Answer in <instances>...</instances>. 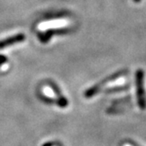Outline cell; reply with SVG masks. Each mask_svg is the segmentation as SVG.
Listing matches in <instances>:
<instances>
[{"label":"cell","instance_id":"obj_1","mask_svg":"<svg viewBox=\"0 0 146 146\" xmlns=\"http://www.w3.org/2000/svg\"><path fill=\"white\" fill-rule=\"evenodd\" d=\"M135 85H137V105L142 110L146 109V93L144 88V71L138 69L135 72Z\"/></svg>","mask_w":146,"mask_h":146},{"label":"cell","instance_id":"obj_2","mask_svg":"<svg viewBox=\"0 0 146 146\" xmlns=\"http://www.w3.org/2000/svg\"><path fill=\"white\" fill-rule=\"evenodd\" d=\"M127 73H128V70H120V71H118L116 73H113V75L108 76L106 79H104L103 81H100V83H98L97 85L93 86L91 88L87 89L85 92V97L86 99H90V98H92L93 96L97 95L98 93L101 91V88L104 86H105V85H107L108 83H109L111 81H113V80H115L116 78H120V77H121L123 75H126Z\"/></svg>","mask_w":146,"mask_h":146},{"label":"cell","instance_id":"obj_3","mask_svg":"<svg viewBox=\"0 0 146 146\" xmlns=\"http://www.w3.org/2000/svg\"><path fill=\"white\" fill-rule=\"evenodd\" d=\"M71 32V28H57V29H48L43 33H39L38 37L42 43H47L48 40L55 35H64Z\"/></svg>","mask_w":146,"mask_h":146},{"label":"cell","instance_id":"obj_4","mask_svg":"<svg viewBox=\"0 0 146 146\" xmlns=\"http://www.w3.org/2000/svg\"><path fill=\"white\" fill-rule=\"evenodd\" d=\"M26 40V35L24 34H18L13 36L8 37L6 39L0 40V49H3L6 47L12 46L17 43H20Z\"/></svg>","mask_w":146,"mask_h":146},{"label":"cell","instance_id":"obj_5","mask_svg":"<svg viewBox=\"0 0 146 146\" xmlns=\"http://www.w3.org/2000/svg\"><path fill=\"white\" fill-rule=\"evenodd\" d=\"M50 86L52 87V89H53L54 92L56 93L57 94V100H56V105L62 108H67L68 107V100L64 96V95H62V93L60 92V89L58 88V86L55 84V83H50Z\"/></svg>","mask_w":146,"mask_h":146},{"label":"cell","instance_id":"obj_6","mask_svg":"<svg viewBox=\"0 0 146 146\" xmlns=\"http://www.w3.org/2000/svg\"><path fill=\"white\" fill-rule=\"evenodd\" d=\"M129 87H130L129 85H126V86H120V87H113V88L106 90L105 92H121V91L123 92V91L128 90Z\"/></svg>","mask_w":146,"mask_h":146},{"label":"cell","instance_id":"obj_7","mask_svg":"<svg viewBox=\"0 0 146 146\" xmlns=\"http://www.w3.org/2000/svg\"><path fill=\"white\" fill-rule=\"evenodd\" d=\"M7 62V58L6 56H5L4 55H0V66L3 65L4 64Z\"/></svg>","mask_w":146,"mask_h":146},{"label":"cell","instance_id":"obj_8","mask_svg":"<svg viewBox=\"0 0 146 146\" xmlns=\"http://www.w3.org/2000/svg\"><path fill=\"white\" fill-rule=\"evenodd\" d=\"M129 143H130L131 146H139L137 143H134V142H129Z\"/></svg>","mask_w":146,"mask_h":146},{"label":"cell","instance_id":"obj_9","mask_svg":"<svg viewBox=\"0 0 146 146\" xmlns=\"http://www.w3.org/2000/svg\"><path fill=\"white\" fill-rule=\"evenodd\" d=\"M43 146H52V143H45V144H43Z\"/></svg>","mask_w":146,"mask_h":146},{"label":"cell","instance_id":"obj_10","mask_svg":"<svg viewBox=\"0 0 146 146\" xmlns=\"http://www.w3.org/2000/svg\"><path fill=\"white\" fill-rule=\"evenodd\" d=\"M133 1H134L135 3H139V2L141 1V0H133Z\"/></svg>","mask_w":146,"mask_h":146}]
</instances>
